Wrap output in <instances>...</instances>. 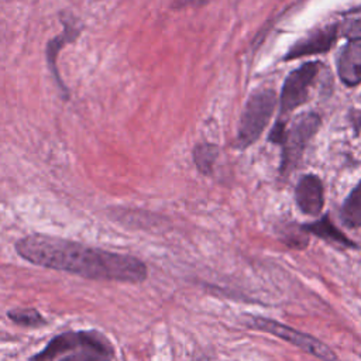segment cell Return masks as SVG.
<instances>
[{
    "label": "cell",
    "mask_w": 361,
    "mask_h": 361,
    "mask_svg": "<svg viewBox=\"0 0 361 361\" xmlns=\"http://www.w3.org/2000/svg\"><path fill=\"white\" fill-rule=\"evenodd\" d=\"M252 324L257 329L267 331L269 334H274V336L290 343L292 345L317 357L322 361H336V354L324 343L319 341L316 337H313L310 334L298 331L286 324H282L279 322L265 319V317H254Z\"/></svg>",
    "instance_id": "4"
},
{
    "label": "cell",
    "mask_w": 361,
    "mask_h": 361,
    "mask_svg": "<svg viewBox=\"0 0 361 361\" xmlns=\"http://www.w3.org/2000/svg\"><path fill=\"white\" fill-rule=\"evenodd\" d=\"M83 347L111 354V347L104 337L92 331H79L63 333L54 337L42 351L31 358V361H52L68 351H75V348Z\"/></svg>",
    "instance_id": "5"
},
{
    "label": "cell",
    "mask_w": 361,
    "mask_h": 361,
    "mask_svg": "<svg viewBox=\"0 0 361 361\" xmlns=\"http://www.w3.org/2000/svg\"><path fill=\"white\" fill-rule=\"evenodd\" d=\"M276 104V96L272 90H261L254 93L241 114L237 144L240 148L251 145L261 135L268 124Z\"/></svg>",
    "instance_id": "2"
},
{
    "label": "cell",
    "mask_w": 361,
    "mask_h": 361,
    "mask_svg": "<svg viewBox=\"0 0 361 361\" xmlns=\"http://www.w3.org/2000/svg\"><path fill=\"white\" fill-rule=\"evenodd\" d=\"M336 37H337V28L333 27V25L322 28L319 31H314L309 37L298 41L288 51L285 59H293V58L305 56V55H309V54L326 52L334 44Z\"/></svg>",
    "instance_id": "10"
},
{
    "label": "cell",
    "mask_w": 361,
    "mask_h": 361,
    "mask_svg": "<svg viewBox=\"0 0 361 361\" xmlns=\"http://www.w3.org/2000/svg\"><path fill=\"white\" fill-rule=\"evenodd\" d=\"M340 79L348 85L361 82V38H351L337 58Z\"/></svg>",
    "instance_id": "9"
},
{
    "label": "cell",
    "mask_w": 361,
    "mask_h": 361,
    "mask_svg": "<svg viewBox=\"0 0 361 361\" xmlns=\"http://www.w3.org/2000/svg\"><path fill=\"white\" fill-rule=\"evenodd\" d=\"M307 231L316 234L317 237L323 238V240H327L330 243H334V244H340V245H348V247H354V243L350 241L334 224L330 223L329 217H323L322 220L316 221V223H312V224H307L305 227Z\"/></svg>",
    "instance_id": "11"
},
{
    "label": "cell",
    "mask_w": 361,
    "mask_h": 361,
    "mask_svg": "<svg viewBox=\"0 0 361 361\" xmlns=\"http://www.w3.org/2000/svg\"><path fill=\"white\" fill-rule=\"evenodd\" d=\"M111 357L110 353H103L92 348H78L76 353H72L63 357L61 361H109Z\"/></svg>",
    "instance_id": "15"
},
{
    "label": "cell",
    "mask_w": 361,
    "mask_h": 361,
    "mask_svg": "<svg viewBox=\"0 0 361 361\" xmlns=\"http://www.w3.org/2000/svg\"><path fill=\"white\" fill-rule=\"evenodd\" d=\"M195 162H196V166L207 173L212 171V166L217 158V148L212 144H200L195 148Z\"/></svg>",
    "instance_id": "14"
},
{
    "label": "cell",
    "mask_w": 361,
    "mask_h": 361,
    "mask_svg": "<svg viewBox=\"0 0 361 361\" xmlns=\"http://www.w3.org/2000/svg\"><path fill=\"white\" fill-rule=\"evenodd\" d=\"M7 316L10 320H13L20 326L38 327L45 324V319L35 309H16V310H10Z\"/></svg>",
    "instance_id": "13"
},
{
    "label": "cell",
    "mask_w": 361,
    "mask_h": 361,
    "mask_svg": "<svg viewBox=\"0 0 361 361\" xmlns=\"http://www.w3.org/2000/svg\"><path fill=\"white\" fill-rule=\"evenodd\" d=\"M319 72L317 62H307L295 69L285 80L281 93V109L283 113L292 111L307 99V92Z\"/></svg>",
    "instance_id": "6"
},
{
    "label": "cell",
    "mask_w": 361,
    "mask_h": 361,
    "mask_svg": "<svg viewBox=\"0 0 361 361\" xmlns=\"http://www.w3.org/2000/svg\"><path fill=\"white\" fill-rule=\"evenodd\" d=\"M343 221L348 227L361 226V182L353 189L341 209Z\"/></svg>",
    "instance_id": "12"
},
{
    "label": "cell",
    "mask_w": 361,
    "mask_h": 361,
    "mask_svg": "<svg viewBox=\"0 0 361 361\" xmlns=\"http://www.w3.org/2000/svg\"><path fill=\"white\" fill-rule=\"evenodd\" d=\"M17 254L25 261L87 279L142 282L147 267L135 257L85 245L72 240L31 234L16 243Z\"/></svg>",
    "instance_id": "1"
},
{
    "label": "cell",
    "mask_w": 361,
    "mask_h": 361,
    "mask_svg": "<svg viewBox=\"0 0 361 361\" xmlns=\"http://www.w3.org/2000/svg\"><path fill=\"white\" fill-rule=\"evenodd\" d=\"M61 21L63 24V31L59 35L54 37L47 44L45 56H47L48 68H49V71H51V73H52V76H54V79L56 82V86L59 87L61 93H62V97L66 100V99H69V92H68L66 86L63 85V82H62V79L59 76V71H58V66H56V58H58V54L62 49V47H65L69 42H73L78 38V35L82 31V25L71 14H68L66 17H62Z\"/></svg>",
    "instance_id": "7"
},
{
    "label": "cell",
    "mask_w": 361,
    "mask_h": 361,
    "mask_svg": "<svg viewBox=\"0 0 361 361\" xmlns=\"http://www.w3.org/2000/svg\"><path fill=\"white\" fill-rule=\"evenodd\" d=\"M319 126L320 118L317 114L305 113L299 116L288 130L285 128L282 138V172H289L298 164L307 141L316 134Z\"/></svg>",
    "instance_id": "3"
},
{
    "label": "cell",
    "mask_w": 361,
    "mask_h": 361,
    "mask_svg": "<svg viewBox=\"0 0 361 361\" xmlns=\"http://www.w3.org/2000/svg\"><path fill=\"white\" fill-rule=\"evenodd\" d=\"M295 197L299 209L305 214L317 216L322 212L324 203L323 185L320 179L314 175L303 176L296 186Z\"/></svg>",
    "instance_id": "8"
}]
</instances>
